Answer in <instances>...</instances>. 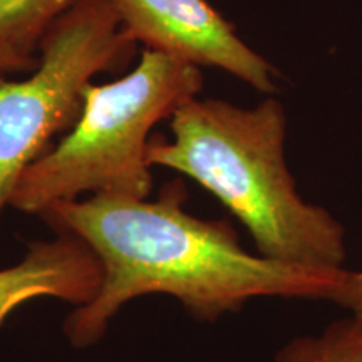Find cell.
<instances>
[{
	"instance_id": "5b68a950",
	"label": "cell",
	"mask_w": 362,
	"mask_h": 362,
	"mask_svg": "<svg viewBox=\"0 0 362 362\" xmlns=\"http://www.w3.org/2000/svg\"><path fill=\"white\" fill-rule=\"evenodd\" d=\"M124 33L148 51L197 67H216L264 94L277 90V71L235 33L206 0H111Z\"/></svg>"
},
{
	"instance_id": "30bf717a",
	"label": "cell",
	"mask_w": 362,
	"mask_h": 362,
	"mask_svg": "<svg viewBox=\"0 0 362 362\" xmlns=\"http://www.w3.org/2000/svg\"><path fill=\"white\" fill-rule=\"evenodd\" d=\"M35 66H37V59L34 56H27V54L13 51L6 45H0V74L33 71Z\"/></svg>"
},
{
	"instance_id": "6da1fadb",
	"label": "cell",
	"mask_w": 362,
	"mask_h": 362,
	"mask_svg": "<svg viewBox=\"0 0 362 362\" xmlns=\"http://www.w3.org/2000/svg\"><path fill=\"white\" fill-rule=\"evenodd\" d=\"M181 181L156 200L124 194H90L59 202L42 218L56 232L83 240L101 264L103 279L88 304L64 320L72 347L98 344L112 317L143 296H170L200 322H216L262 297L325 298L344 272L320 270L247 252L226 220H203L183 208Z\"/></svg>"
},
{
	"instance_id": "3957f363",
	"label": "cell",
	"mask_w": 362,
	"mask_h": 362,
	"mask_svg": "<svg viewBox=\"0 0 362 362\" xmlns=\"http://www.w3.org/2000/svg\"><path fill=\"white\" fill-rule=\"evenodd\" d=\"M202 89L200 67L148 49L128 74L88 84L78 121L22 173L8 206L40 216L83 194L148 198L149 134Z\"/></svg>"
},
{
	"instance_id": "ba28073f",
	"label": "cell",
	"mask_w": 362,
	"mask_h": 362,
	"mask_svg": "<svg viewBox=\"0 0 362 362\" xmlns=\"http://www.w3.org/2000/svg\"><path fill=\"white\" fill-rule=\"evenodd\" d=\"M274 362H362V320H334L319 334L292 339Z\"/></svg>"
},
{
	"instance_id": "9c48e42d",
	"label": "cell",
	"mask_w": 362,
	"mask_h": 362,
	"mask_svg": "<svg viewBox=\"0 0 362 362\" xmlns=\"http://www.w3.org/2000/svg\"><path fill=\"white\" fill-rule=\"evenodd\" d=\"M330 300L346 307L351 315L362 320V272H344L342 282L332 293Z\"/></svg>"
},
{
	"instance_id": "8992f818",
	"label": "cell",
	"mask_w": 362,
	"mask_h": 362,
	"mask_svg": "<svg viewBox=\"0 0 362 362\" xmlns=\"http://www.w3.org/2000/svg\"><path fill=\"white\" fill-rule=\"evenodd\" d=\"M103 270L98 257L72 233L35 240L22 259L0 270V327L7 317L35 298H57L78 307L96 296Z\"/></svg>"
},
{
	"instance_id": "7a4b0ae2",
	"label": "cell",
	"mask_w": 362,
	"mask_h": 362,
	"mask_svg": "<svg viewBox=\"0 0 362 362\" xmlns=\"http://www.w3.org/2000/svg\"><path fill=\"white\" fill-rule=\"evenodd\" d=\"M170 119L173 138L149 139V165L188 176L214 194L265 259L344 269L346 230L298 193L285 158L287 115L277 98L243 107L197 96Z\"/></svg>"
},
{
	"instance_id": "52a82bcc",
	"label": "cell",
	"mask_w": 362,
	"mask_h": 362,
	"mask_svg": "<svg viewBox=\"0 0 362 362\" xmlns=\"http://www.w3.org/2000/svg\"><path fill=\"white\" fill-rule=\"evenodd\" d=\"M79 0H0V45L27 56Z\"/></svg>"
},
{
	"instance_id": "277c9868",
	"label": "cell",
	"mask_w": 362,
	"mask_h": 362,
	"mask_svg": "<svg viewBox=\"0 0 362 362\" xmlns=\"http://www.w3.org/2000/svg\"><path fill=\"white\" fill-rule=\"evenodd\" d=\"M134 47L111 0H79L44 35L29 78L0 74V218L22 173L78 121L86 86L124 66Z\"/></svg>"
}]
</instances>
